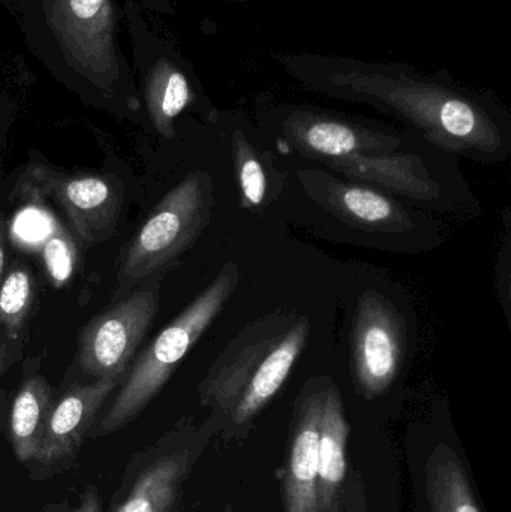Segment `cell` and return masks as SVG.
<instances>
[{"label": "cell", "mask_w": 511, "mask_h": 512, "mask_svg": "<svg viewBox=\"0 0 511 512\" xmlns=\"http://www.w3.org/2000/svg\"><path fill=\"white\" fill-rule=\"evenodd\" d=\"M294 81L327 98L377 108L413 126L429 143L477 159L500 158L510 120L489 90L464 86L446 69L326 53H275Z\"/></svg>", "instance_id": "obj_1"}, {"label": "cell", "mask_w": 511, "mask_h": 512, "mask_svg": "<svg viewBox=\"0 0 511 512\" xmlns=\"http://www.w3.org/2000/svg\"><path fill=\"white\" fill-rule=\"evenodd\" d=\"M239 283V265L228 262L209 286L164 328L129 367L96 435L128 426L158 396L176 367L218 318Z\"/></svg>", "instance_id": "obj_2"}, {"label": "cell", "mask_w": 511, "mask_h": 512, "mask_svg": "<svg viewBox=\"0 0 511 512\" xmlns=\"http://www.w3.org/2000/svg\"><path fill=\"white\" fill-rule=\"evenodd\" d=\"M213 203V182L204 171H194L171 189L123 252L111 303L164 273L191 248L212 219Z\"/></svg>", "instance_id": "obj_3"}, {"label": "cell", "mask_w": 511, "mask_h": 512, "mask_svg": "<svg viewBox=\"0 0 511 512\" xmlns=\"http://www.w3.org/2000/svg\"><path fill=\"white\" fill-rule=\"evenodd\" d=\"M161 277H150L99 313L78 337L75 364L93 379L126 375L159 310Z\"/></svg>", "instance_id": "obj_4"}, {"label": "cell", "mask_w": 511, "mask_h": 512, "mask_svg": "<svg viewBox=\"0 0 511 512\" xmlns=\"http://www.w3.org/2000/svg\"><path fill=\"white\" fill-rule=\"evenodd\" d=\"M44 14L69 66L110 90L120 75L113 0H44Z\"/></svg>", "instance_id": "obj_5"}, {"label": "cell", "mask_w": 511, "mask_h": 512, "mask_svg": "<svg viewBox=\"0 0 511 512\" xmlns=\"http://www.w3.org/2000/svg\"><path fill=\"white\" fill-rule=\"evenodd\" d=\"M263 117L297 152L321 162L350 155H389L402 144L395 132L309 105L264 107Z\"/></svg>", "instance_id": "obj_6"}, {"label": "cell", "mask_w": 511, "mask_h": 512, "mask_svg": "<svg viewBox=\"0 0 511 512\" xmlns=\"http://www.w3.org/2000/svg\"><path fill=\"white\" fill-rule=\"evenodd\" d=\"M21 188L56 201L84 245H101L116 233L123 203L122 182L116 176L65 174L33 164L27 168Z\"/></svg>", "instance_id": "obj_7"}, {"label": "cell", "mask_w": 511, "mask_h": 512, "mask_svg": "<svg viewBox=\"0 0 511 512\" xmlns=\"http://www.w3.org/2000/svg\"><path fill=\"white\" fill-rule=\"evenodd\" d=\"M405 352L404 316L380 292H365L353 322V375L363 396L374 399L392 387Z\"/></svg>", "instance_id": "obj_8"}, {"label": "cell", "mask_w": 511, "mask_h": 512, "mask_svg": "<svg viewBox=\"0 0 511 512\" xmlns=\"http://www.w3.org/2000/svg\"><path fill=\"white\" fill-rule=\"evenodd\" d=\"M297 319L296 313L276 310L243 328L201 382V403L212 408L219 417L227 418L267 352Z\"/></svg>", "instance_id": "obj_9"}, {"label": "cell", "mask_w": 511, "mask_h": 512, "mask_svg": "<svg viewBox=\"0 0 511 512\" xmlns=\"http://www.w3.org/2000/svg\"><path fill=\"white\" fill-rule=\"evenodd\" d=\"M299 179L315 201L353 227L380 233H407L414 228L407 210L383 192L341 182L323 171H300Z\"/></svg>", "instance_id": "obj_10"}, {"label": "cell", "mask_w": 511, "mask_h": 512, "mask_svg": "<svg viewBox=\"0 0 511 512\" xmlns=\"http://www.w3.org/2000/svg\"><path fill=\"white\" fill-rule=\"evenodd\" d=\"M125 376L93 379L90 384H75L60 399L53 400L36 460L44 466L59 465L71 460L77 454L86 433L92 429L105 400L119 388Z\"/></svg>", "instance_id": "obj_11"}, {"label": "cell", "mask_w": 511, "mask_h": 512, "mask_svg": "<svg viewBox=\"0 0 511 512\" xmlns=\"http://www.w3.org/2000/svg\"><path fill=\"white\" fill-rule=\"evenodd\" d=\"M327 378L306 385L297 403L290 456L284 477L287 512H320L318 508V442Z\"/></svg>", "instance_id": "obj_12"}, {"label": "cell", "mask_w": 511, "mask_h": 512, "mask_svg": "<svg viewBox=\"0 0 511 512\" xmlns=\"http://www.w3.org/2000/svg\"><path fill=\"white\" fill-rule=\"evenodd\" d=\"M311 321L299 316L285 336L267 352L257 372L249 379L234 408L225 418L228 430L234 433L248 427L267 403L281 390L308 343Z\"/></svg>", "instance_id": "obj_13"}, {"label": "cell", "mask_w": 511, "mask_h": 512, "mask_svg": "<svg viewBox=\"0 0 511 512\" xmlns=\"http://www.w3.org/2000/svg\"><path fill=\"white\" fill-rule=\"evenodd\" d=\"M323 164L350 179L360 180L413 200H437L441 195L440 185L435 182L422 159L410 153L350 155L326 159Z\"/></svg>", "instance_id": "obj_14"}, {"label": "cell", "mask_w": 511, "mask_h": 512, "mask_svg": "<svg viewBox=\"0 0 511 512\" xmlns=\"http://www.w3.org/2000/svg\"><path fill=\"white\" fill-rule=\"evenodd\" d=\"M348 424L341 394L327 379L321 409L318 442V508L320 512H338L339 495L347 475Z\"/></svg>", "instance_id": "obj_15"}, {"label": "cell", "mask_w": 511, "mask_h": 512, "mask_svg": "<svg viewBox=\"0 0 511 512\" xmlns=\"http://www.w3.org/2000/svg\"><path fill=\"white\" fill-rule=\"evenodd\" d=\"M33 301L32 271L24 264L12 265L0 283V376L23 357Z\"/></svg>", "instance_id": "obj_16"}, {"label": "cell", "mask_w": 511, "mask_h": 512, "mask_svg": "<svg viewBox=\"0 0 511 512\" xmlns=\"http://www.w3.org/2000/svg\"><path fill=\"white\" fill-rule=\"evenodd\" d=\"M144 98L153 128L162 137L174 138L177 117L197 102L198 95L185 66L161 57L147 72Z\"/></svg>", "instance_id": "obj_17"}, {"label": "cell", "mask_w": 511, "mask_h": 512, "mask_svg": "<svg viewBox=\"0 0 511 512\" xmlns=\"http://www.w3.org/2000/svg\"><path fill=\"white\" fill-rule=\"evenodd\" d=\"M192 451H174L141 472L114 512H174L192 465Z\"/></svg>", "instance_id": "obj_18"}, {"label": "cell", "mask_w": 511, "mask_h": 512, "mask_svg": "<svg viewBox=\"0 0 511 512\" xmlns=\"http://www.w3.org/2000/svg\"><path fill=\"white\" fill-rule=\"evenodd\" d=\"M51 405L53 391L44 376L35 373L23 379L12 400L8 420L12 451L21 463L38 457Z\"/></svg>", "instance_id": "obj_19"}, {"label": "cell", "mask_w": 511, "mask_h": 512, "mask_svg": "<svg viewBox=\"0 0 511 512\" xmlns=\"http://www.w3.org/2000/svg\"><path fill=\"white\" fill-rule=\"evenodd\" d=\"M426 486L432 512H482L461 460L447 445L432 451Z\"/></svg>", "instance_id": "obj_20"}, {"label": "cell", "mask_w": 511, "mask_h": 512, "mask_svg": "<svg viewBox=\"0 0 511 512\" xmlns=\"http://www.w3.org/2000/svg\"><path fill=\"white\" fill-rule=\"evenodd\" d=\"M231 153L240 204L252 212H261L269 195V179L257 150L240 128L231 132Z\"/></svg>", "instance_id": "obj_21"}, {"label": "cell", "mask_w": 511, "mask_h": 512, "mask_svg": "<svg viewBox=\"0 0 511 512\" xmlns=\"http://www.w3.org/2000/svg\"><path fill=\"white\" fill-rule=\"evenodd\" d=\"M41 256L48 277L57 288L71 279L77 262V248L71 234L57 219H50V228L41 246Z\"/></svg>", "instance_id": "obj_22"}, {"label": "cell", "mask_w": 511, "mask_h": 512, "mask_svg": "<svg viewBox=\"0 0 511 512\" xmlns=\"http://www.w3.org/2000/svg\"><path fill=\"white\" fill-rule=\"evenodd\" d=\"M71 512H102L101 499L93 489L86 490L81 495L80 504Z\"/></svg>", "instance_id": "obj_23"}, {"label": "cell", "mask_w": 511, "mask_h": 512, "mask_svg": "<svg viewBox=\"0 0 511 512\" xmlns=\"http://www.w3.org/2000/svg\"><path fill=\"white\" fill-rule=\"evenodd\" d=\"M5 248H6V222L5 216L0 213V283L5 276Z\"/></svg>", "instance_id": "obj_24"}, {"label": "cell", "mask_w": 511, "mask_h": 512, "mask_svg": "<svg viewBox=\"0 0 511 512\" xmlns=\"http://www.w3.org/2000/svg\"><path fill=\"white\" fill-rule=\"evenodd\" d=\"M225 512H234V511H233V508H231L230 505H228L227 511H225Z\"/></svg>", "instance_id": "obj_25"}]
</instances>
